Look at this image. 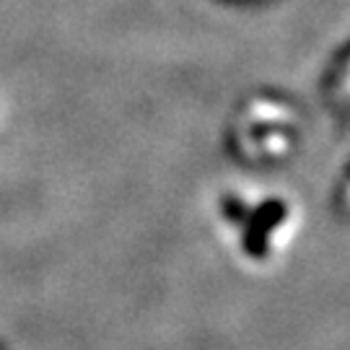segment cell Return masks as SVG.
I'll list each match as a JSON object with an SVG mask.
<instances>
[{
    "label": "cell",
    "instance_id": "1",
    "mask_svg": "<svg viewBox=\"0 0 350 350\" xmlns=\"http://www.w3.org/2000/svg\"><path fill=\"white\" fill-rule=\"evenodd\" d=\"M304 138L299 104L280 91L260 88L241 96L228 120V148L239 161L283 163Z\"/></svg>",
    "mask_w": 350,
    "mask_h": 350
},
{
    "label": "cell",
    "instance_id": "2",
    "mask_svg": "<svg viewBox=\"0 0 350 350\" xmlns=\"http://www.w3.org/2000/svg\"><path fill=\"white\" fill-rule=\"evenodd\" d=\"M221 208L226 211L228 221L241 226V250L247 252L252 260H262V254H267L270 250L273 237L291 218L288 200L283 198H265L262 202L250 208L244 200L228 195L224 198Z\"/></svg>",
    "mask_w": 350,
    "mask_h": 350
},
{
    "label": "cell",
    "instance_id": "3",
    "mask_svg": "<svg viewBox=\"0 0 350 350\" xmlns=\"http://www.w3.org/2000/svg\"><path fill=\"white\" fill-rule=\"evenodd\" d=\"M322 96L340 114L350 117V39L335 52L322 81Z\"/></svg>",
    "mask_w": 350,
    "mask_h": 350
},
{
    "label": "cell",
    "instance_id": "4",
    "mask_svg": "<svg viewBox=\"0 0 350 350\" xmlns=\"http://www.w3.org/2000/svg\"><path fill=\"white\" fill-rule=\"evenodd\" d=\"M340 200L345 202V208H350V169H345V176H342V187H340Z\"/></svg>",
    "mask_w": 350,
    "mask_h": 350
}]
</instances>
